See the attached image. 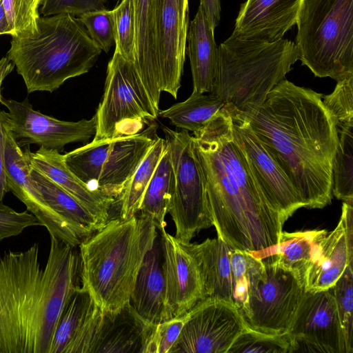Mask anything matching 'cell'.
<instances>
[{"label": "cell", "instance_id": "27", "mask_svg": "<svg viewBox=\"0 0 353 353\" xmlns=\"http://www.w3.org/2000/svg\"><path fill=\"white\" fill-rule=\"evenodd\" d=\"M327 234L325 230L282 232L276 245L250 252L262 260L274 256L279 265L291 272L304 286L306 272L321 241Z\"/></svg>", "mask_w": 353, "mask_h": 353}, {"label": "cell", "instance_id": "46", "mask_svg": "<svg viewBox=\"0 0 353 353\" xmlns=\"http://www.w3.org/2000/svg\"><path fill=\"white\" fill-rule=\"evenodd\" d=\"M14 68V64L7 57L0 59V101L2 98L1 85L4 79L9 74Z\"/></svg>", "mask_w": 353, "mask_h": 353}, {"label": "cell", "instance_id": "41", "mask_svg": "<svg viewBox=\"0 0 353 353\" xmlns=\"http://www.w3.org/2000/svg\"><path fill=\"white\" fill-rule=\"evenodd\" d=\"M185 319L186 313L154 325L143 353H169L181 333Z\"/></svg>", "mask_w": 353, "mask_h": 353}, {"label": "cell", "instance_id": "30", "mask_svg": "<svg viewBox=\"0 0 353 353\" xmlns=\"http://www.w3.org/2000/svg\"><path fill=\"white\" fill-rule=\"evenodd\" d=\"M223 101L212 93L193 92L184 101L159 110L176 128L196 133L206 126L223 109Z\"/></svg>", "mask_w": 353, "mask_h": 353}, {"label": "cell", "instance_id": "28", "mask_svg": "<svg viewBox=\"0 0 353 353\" xmlns=\"http://www.w3.org/2000/svg\"><path fill=\"white\" fill-rule=\"evenodd\" d=\"M96 304L89 293L79 286L72 294L59 318L50 353H73L75 345Z\"/></svg>", "mask_w": 353, "mask_h": 353}, {"label": "cell", "instance_id": "13", "mask_svg": "<svg viewBox=\"0 0 353 353\" xmlns=\"http://www.w3.org/2000/svg\"><path fill=\"white\" fill-rule=\"evenodd\" d=\"M288 334L292 353H352L330 289L305 292Z\"/></svg>", "mask_w": 353, "mask_h": 353}, {"label": "cell", "instance_id": "33", "mask_svg": "<svg viewBox=\"0 0 353 353\" xmlns=\"http://www.w3.org/2000/svg\"><path fill=\"white\" fill-rule=\"evenodd\" d=\"M232 299L234 305L244 310L263 277L265 265L262 259L250 252L233 248L230 255Z\"/></svg>", "mask_w": 353, "mask_h": 353}, {"label": "cell", "instance_id": "36", "mask_svg": "<svg viewBox=\"0 0 353 353\" xmlns=\"http://www.w3.org/2000/svg\"><path fill=\"white\" fill-rule=\"evenodd\" d=\"M115 52L135 63L136 26L133 0H121L112 10Z\"/></svg>", "mask_w": 353, "mask_h": 353}, {"label": "cell", "instance_id": "45", "mask_svg": "<svg viewBox=\"0 0 353 353\" xmlns=\"http://www.w3.org/2000/svg\"><path fill=\"white\" fill-rule=\"evenodd\" d=\"M202 7L211 28L214 30L221 19L220 0H200Z\"/></svg>", "mask_w": 353, "mask_h": 353}, {"label": "cell", "instance_id": "8", "mask_svg": "<svg viewBox=\"0 0 353 353\" xmlns=\"http://www.w3.org/2000/svg\"><path fill=\"white\" fill-rule=\"evenodd\" d=\"M157 128L152 123L136 134L92 140L63 154L64 162L90 188L117 200L158 137Z\"/></svg>", "mask_w": 353, "mask_h": 353}, {"label": "cell", "instance_id": "23", "mask_svg": "<svg viewBox=\"0 0 353 353\" xmlns=\"http://www.w3.org/2000/svg\"><path fill=\"white\" fill-rule=\"evenodd\" d=\"M214 32L199 5L188 27L186 38L193 92L212 93L215 87L219 70V52Z\"/></svg>", "mask_w": 353, "mask_h": 353}, {"label": "cell", "instance_id": "38", "mask_svg": "<svg viewBox=\"0 0 353 353\" xmlns=\"http://www.w3.org/2000/svg\"><path fill=\"white\" fill-rule=\"evenodd\" d=\"M10 35L32 32L40 18L38 0H2Z\"/></svg>", "mask_w": 353, "mask_h": 353}, {"label": "cell", "instance_id": "47", "mask_svg": "<svg viewBox=\"0 0 353 353\" xmlns=\"http://www.w3.org/2000/svg\"><path fill=\"white\" fill-rule=\"evenodd\" d=\"M10 34L6 15L3 6L2 0H0V34Z\"/></svg>", "mask_w": 353, "mask_h": 353}, {"label": "cell", "instance_id": "21", "mask_svg": "<svg viewBox=\"0 0 353 353\" xmlns=\"http://www.w3.org/2000/svg\"><path fill=\"white\" fill-rule=\"evenodd\" d=\"M29 164L50 178L72 195L103 225L108 219L115 199L103 192L90 188L65 165L59 151L43 147L31 152L29 146L24 150Z\"/></svg>", "mask_w": 353, "mask_h": 353}, {"label": "cell", "instance_id": "14", "mask_svg": "<svg viewBox=\"0 0 353 353\" xmlns=\"http://www.w3.org/2000/svg\"><path fill=\"white\" fill-rule=\"evenodd\" d=\"M6 168L10 191L25 204L50 236L77 248L92 233L67 220L47 203L30 176L26 154L13 136L9 120L6 134Z\"/></svg>", "mask_w": 353, "mask_h": 353}, {"label": "cell", "instance_id": "22", "mask_svg": "<svg viewBox=\"0 0 353 353\" xmlns=\"http://www.w3.org/2000/svg\"><path fill=\"white\" fill-rule=\"evenodd\" d=\"M135 63L141 79L157 109L161 92L157 46L159 0H133Z\"/></svg>", "mask_w": 353, "mask_h": 353}, {"label": "cell", "instance_id": "48", "mask_svg": "<svg viewBox=\"0 0 353 353\" xmlns=\"http://www.w3.org/2000/svg\"><path fill=\"white\" fill-rule=\"evenodd\" d=\"M38 1H39V3H40V4H41V3L42 0H38Z\"/></svg>", "mask_w": 353, "mask_h": 353}, {"label": "cell", "instance_id": "5", "mask_svg": "<svg viewBox=\"0 0 353 353\" xmlns=\"http://www.w3.org/2000/svg\"><path fill=\"white\" fill-rule=\"evenodd\" d=\"M101 50L70 14L40 17L32 32L12 37L7 57L28 93L52 92L66 80L87 73Z\"/></svg>", "mask_w": 353, "mask_h": 353}, {"label": "cell", "instance_id": "18", "mask_svg": "<svg viewBox=\"0 0 353 353\" xmlns=\"http://www.w3.org/2000/svg\"><path fill=\"white\" fill-rule=\"evenodd\" d=\"M168 319L185 314L204 299L196 262L183 241L160 230Z\"/></svg>", "mask_w": 353, "mask_h": 353}, {"label": "cell", "instance_id": "19", "mask_svg": "<svg viewBox=\"0 0 353 353\" xmlns=\"http://www.w3.org/2000/svg\"><path fill=\"white\" fill-rule=\"evenodd\" d=\"M188 0H159L157 46L161 92L176 99L185 60Z\"/></svg>", "mask_w": 353, "mask_h": 353}, {"label": "cell", "instance_id": "34", "mask_svg": "<svg viewBox=\"0 0 353 353\" xmlns=\"http://www.w3.org/2000/svg\"><path fill=\"white\" fill-rule=\"evenodd\" d=\"M338 142L332 161V194L353 203V121L335 124Z\"/></svg>", "mask_w": 353, "mask_h": 353}, {"label": "cell", "instance_id": "17", "mask_svg": "<svg viewBox=\"0 0 353 353\" xmlns=\"http://www.w3.org/2000/svg\"><path fill=\"white\" fill-rule=\"evenodd\" d=\"M232 134L269 206L285 222L304 204L281 168L251 130L248 121L231 115Z\"/></svg>", "mask_w": 353, "mask_h": 353}, {"label": "cell", "instance_id": "11", "mask_svg": "<svg viewBox=\"0 0 353 353\" xmlns=\"http://www.w3.org/2000/svg\"><path fill=\"white\" fill-rule=\"evenodd\" d=\"M265 271L246 307L240 311L246 326L270 334L288 333L305 294L304 286L289 270L269 256Z\"/></svg>", "mask_w": 353, "mask_h": 353}, {"label": "cell", "instance_id": "42", "mask_svg": "<svg viewBox=\"0 0 353 353\" xmlns=\"http://www.w3.org/2000/svg\"><path fill=\"white\" fill-rule=\"evenodd\" d=\"M41 226L38 219L28 210L19 212L0 201V241L17 236L31 226Z\"/></svg>", "mask_w": 353, "mask_h": 353}, {"label": "cell", "instance_id": "39", "mask_svg": "<svg viewBox=\"0 0 353 353\" xmlns=\"http://www.w3.org/2000/svg\"><path fill=\"white\" fill-rule=\"evenodd\" d=\"M95 44L108 53L114 42L112 10L105 9L85 12L77 17Z\"/></svg>", "mask_w": 353, "mask_h": 353}, {"label": "cell", "instance_id": "1", "mask_svg": "<svg viewBox=\"0 0 353 353\" xmlns=\"http://www.w3.org/2000/svg\"><path fill=\"white\" fill-rule=\"evenodd\" d=\"M322 97L283 79L246 119L307 208H323L332 199V161L338 137Z\"/></svg>", "mask_w": 353, "mask_h": 353}, {"label": "cell", "instance_id": "29", "mask_svg": "<svg viewBox=\"0 0 353 353\" xmlns=\"http://www.w3.org/2000/svg\"><path fill=\"white\" fill-rule=\"evenodd\" d=\"M175 177L167 145L143 194L140 215L151 219L159 230L165 228V216L174 194Z\"/></svg>", "mask_w": 353, "mask_h": 353}, {"label": "cell", "instance_id": "4", "mask_svg": "<svg viewBox=\"0 0 353 353\" xmlns=\"http://www.w3.org/2000/svg\"><path fill=\"white\" fill-rule=\"evenodd\" d=\"M150 219L137 214L109 219L78 246L81 287L103 312L117 311L130 302L146 253L157 239Z\"/></svg>", "mask_w": 353, "mask_h": 353}, {"label": "cell", "instance_id": "15", "mask_svg": "<svg viewBox=\"0 0 353 353\" xmlns=\"http://www.w3.org/2000/svg\"><path fill=\"white\" fill-rule=\"evenodd\" d=\"M153 325L130 302L113 312H103L96 305L74 353H143Z\"/></svg>", "mask_w": 353, "mask_h": 353}, {"label": "cell", "instance_id": "44", "mask_svg": "<svg viewBox=\"0 0 353 353\" xmlns=\"http://www.w3.org/2000/svg\"><path fill=\"white\" fill-rule=\"evenodd\" d=\"M8 126V112L0 110V201L10 192L6 168V134Z\"/></svg>", "mask_w": 353, "mask_h": 353}, {"label": "cell", "instance_id": "35", "mask_svg": "<svg viewBox=\"0 0 353 353\" xmlns=\"http://www.w3.org/2000/svg\"><path fill=\"white\" fill-rule=\"evenodd\" d=\"M292 353L288 334H270L247 327L234 341L228 353Z\"/></svg>", "mask_w": 353, "mask_h": 353}, {"label": "cell", "instance_id": "26", "mask_svg": "<svg viewBox=\"0 0 353 353\" xmlns=\"http://www.w3.org/2000/svg\"><path fill=\"white\" fill-rule=\"evenodd\" d=\"M352 259L353 250L349 248L341 216L336 227L325 235L318 247L305 274V292L332 288Z\"/></svg>", "mask_w": 353, "mask_h": 353}, {"label": "cell", "instance_id": "31", "mask_svg": "<svg viewBox=\"0 0 353 353\" xmlns=\"http://www.w3.org/2000/svg\"><path fill=\"white\" fill-rule=\"evenodd\" d=\"M29 174L47 203L63 217L91 232L102 226L72 195L30 164Z\"/></svg>", "mask_w": 353, "mask_h": 353}, {"label": "cell", "instance_id": "2", "mask_svg": "<svg viewBox=\"0 0 353 353\" xmlns=\"http://www.w3.org/2000/svg\"><path fill=\"white\" fill-rule=\"evenodd\" d=\"M39 245L0 255V353H50L68 301L80 286L75 247L50 236L45 266Z\"/></svg>", "mask_w": 353, "mask_h": 353}, {"label": "cell", "instance_id": "6", "mask_svg": "<svg viewBox=\"0 0 353 353\" xmlns=\"http://www.w3.org/2000/svg\"><path fill=\"white\" fill-rule=\"evenodd\" d=\"M219 52V75L212 93L223 101L230 114L245 119L259 110L299 60L295 43L283 39L265 43L231 35Z\"/></svg>", "mask_w": 353, "mask_h": 353}, {"label": "cell", "instance_id": "24", "mask_svg": "<svg viewBox=\"0 0 353 353\" xmlns=\"http://www.w3.org/2000/svg\"><path fill=\"white\" fill-rule=\"evenodd\" d=\"M130 303L150 325L168 320L165 284L160 242L157 239L146 253L137 274Z\"/></svg>", "mask_w": 353, "mask_h": 353}, {"label": "cell", "instance_id": "3", "mask_svg": "<svg viewBox=\"0 0 353 353\" xmlns=\"http://www.w3.org/2000/svg\"><path fill=\"white\" fill-rule=\"evenodd\" d=\"M192 137L218 237L248 252L276 245L285 222L269 206L255 181L234 139L230 113L223 108Z\"/></svg>", "mask_w": 353, "mask_h": 353}, {"label": "cell", "instance_id": "43", "mask_svg": "<svg viewBox=\"0 0 353 353\" xmlns=\"http://www.w3.org/2000/svg\"><path fill=\"white\" fill-rule=\"evenodd\" d=\"M106 0H42L39 13L43 17L59 14L79 16L85 12L105 9Z\"/></svg>", "mask_w": 353, "mask_h": 353}, {"label": "cell", "instance_id": "16", "mask_svg": "<svg viewBox=\"0 0 353 353\" xmlns=\"http://www.w3.org/2000/svg\"><path fill=\"white\" fill-rule=\"evenodd\" d=\"M0 103L8 110L10 130L21 147L34 143L60 151L68 143L88 142L96 132L95 116L88 120L65 121L34 110L28 98L17 101L2 97Z\"/></svg>", "mask_w": 353, "mask_h": 353}, {"label": "cell", "instance_id": "7", "mask_svg": "<svg viewBox=\"0 0 353 353\" xmlns=\"http://www.w3.org/2000/svg\"><path fill=\"white\" fill-rule=\"evenodd\" d=\"M296 24L303 65L336 81L353 75V0H304Z\"/></svg>", "mask_w": 353, "mask_h": 353}, {"label": "cell", "instance_id": "10", "mask_svg": "<svg viewBox=\"0 0 353 353\" xmlns=\"http://www.w3.org/2000/svg\"><path fill=\"white\" fill-rule=\"evenodd\" d=\"M163 131L170 152L175 182L168 212L174 223L175 237L183 242L212 225L203 172L188 131Z\"/></svg>", "mask_w": 353, "mask_h": 353}, {"label": "cell", "instance_id": "12", "mask_svg": "<svg viewBox=\"0 0 353 353\" xmlns=\"http://www.w3.org/2000/svg\"><path fill=\"white\" fill-rule=\"evenodd\" d=\"M247 327L234 305L205 299L186 312L181 333L169 353H228Z\"/></svg>", "mask_w": 353, "mask_h": 353}, {"label": "cell", "instance_id": "25", "mask_svg": "<svg viewBox=\"0 0 353 353\" xmlns=\"http://www.w3.org/2000/svg\"><path fill=\"white\" fill-rule=\"evenodd\" d=\"M184 243L198 265L204 299H218L234 305L230 263L234 248L219 237L201 243Z\"/></svg>", "mask_w": 353, "mask_h": 353}, {"label": "cell", "instance_id": "9", "mask_svg": "<svg viewBox=\"0 0 353 353\" xmlns=\"http://www.w3.org/2000/svg\"><path fill=\"white\" fill-rule=\"evenodd\" d=\"M134 64L115 52L109 61L93 141L136 134L158 117Z\"/></svg>", "mask_w": 353, "mask_h": 353}, {"label": "cell", "instance_id": "37", "mask_svg": "<svg viewBox=\"0 0 353 353\" xmlns=\"http://www.w3.org/2000/svg\"><path fill=\"white\" fill-rule=\"evenodd\" d=\"M353 269L347 265L334 285L330 288L334 297L347 344L351 352L353 327Z\"/></svg>", "mask_w": 353, "mask_h": 353}, {"label": "cell", "instance_id": "40", "mask_svg": "<svg viewBox=\"0 0 353 353\" xmlns=\"http://www.w3.org/2000/svg\"><path fill=\"white\" fill-rule=\"evenodd\" d=\"M322 101L334 124L353 121V75L338 81L333 92Z\"/></svg>", "mask_w": 353, "mask_h": 353}, {"label": "cell", "instance_id": "20", "mask_svg": "<svg viewBox=\"0 0 353 353\" xmlns=\"http://www.w3.org/2000/svg\"><path fill=\"white\" fill-rule=\"evenodd\" d=\"M304 0H247L236 19L232 36L273 43L294 26Z\"/></svg>", "mask_w": 353, "mask_h": 353}, {"label": "cell", "instance_id": "32", "mask_svg": "<svg viewBox=\"0 0 353 353\" xmlns=\"http://www.w3.org/2000/svg\"><path fill=\"white\" fill-rule=\"evenodd\" d=\"M165 147V139L158 137L115 201L119 204V217L129 219L139 212L145 191Z\"/></svg>", "mask_w": 353, "mask_h": 353}]
</instances>
